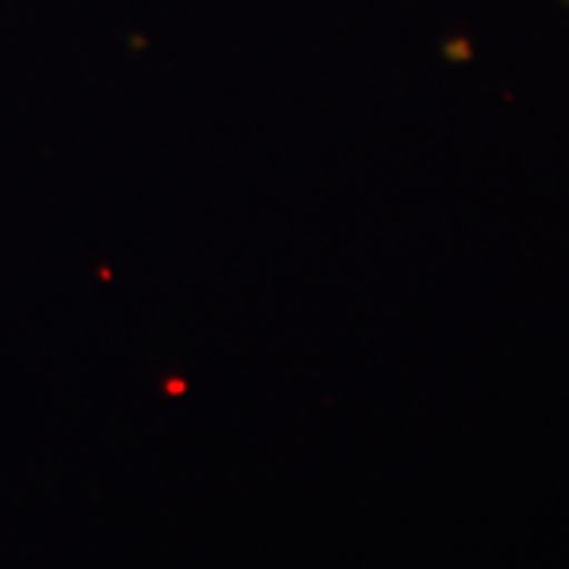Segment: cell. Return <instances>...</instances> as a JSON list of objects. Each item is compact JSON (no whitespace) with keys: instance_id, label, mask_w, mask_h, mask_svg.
I'll return each mask as SVG.
<instances>
[{"instance_id":"cell-1","label":"cell","mask_w":569,"mask_h":569,"mask_svg":"<svg viewBox=\"0 0 569 569\" xmlns=\"http://www.w3.org/2000/svg\"><path fill=\"white\" fill-rule=\"evenodd\" d=\"M567 3H569V0H567Z\"/></svg>"}]
</instances>
